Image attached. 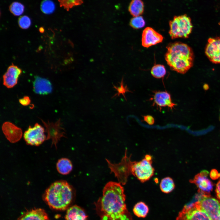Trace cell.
Instances as JSON below:
<instances>
[{"label":"cell","mask_w":220,"mask_h":220,"mask_svg":"<svg viewBox=\"0 0 220 220\" xmlns=\"http://www.w3.org/2000/svg\"><path fill=\"white\" fill-rule=\"evenodd\" d=\"M126 196L121 183H107L102 196L96 203L101 220H133L125 203Z\"/></svg>","instance_id":"6da1fadb"},{"label":"cell","mask_w":220,"mask_h":220,"mask_svg":"<svg viewBox=\"0 0 220 220\" xmlns=\"http://www.w3.org/2000/svg\"><path fill=\"white\" fill-rule=\"evenodd\" d=\"M166 48L165 58L171 70L184 74L192 67L193 52L187 44L175 42L169 43Z\"/></svg>","instance_id":"7a4b0ae2"},{"label":"cell","mask_w":220,"mask_h":220,"mask_svg":"<svg viewBox=\"0 0 220 220\" xmlns=\"http://www.w3.org/2000/svg\"><path fill=\"white\" fill-rule=\"evenodd\" d=\"M73 196L72 186L66 181L59 180L52 183L43 196L44 200L52 208L66 209L71 203Z\"/></svg>","instance_id":"3957f363"},{"label":"cell","mask_w":220,"mask_h":220,"mask_svg":"<svg viewBox=\"0 0 220 220\" xmlns=\"http://www.w3.org/2000/svg\"><path fill=\"white\" fill-rule=\"evenodd\" d=\"M169 25V34L172 39L188 38L193 28L191 19L186 14L174 16Z\"/></svg>","instance_id":"277c9868"},{"label":"cell","mask_w":220,"mask_h":220,"mask_svg":"<svg viewBox=\"0 0 220 220\" xmlns=\"http://www.w3.org/2000/svg\"><path fill=\"white\" fill-rule=\"evenodd\" d=\"M152 156L146 155L144 158L139 162L133 161L131 166V174L141 182L149 180L154 175V169L152 165Z\"/></svg>","instance_id":"5b68a950"},{"label":"cell","mask_w":220,"mask_h":220,"mask_svg":"<svg viewBox=\"0 0 220 220\" xmlns=\"http://www.w3.org/2000/svg\"><path fill=\"white\" fill-rule=\"evenodd\" d=\"M126 150L125 156L122 159L120 162L118 163H113L106 159L111 173H113L119 182L122 185H125L127 181L128 176L131 174V166L132 161L130 160V156L127 155Z\"/></svg>","instance_id":"8992f818"},{"label":"cell","mask_w":220,"mask_h":220,"mask_svg":"<svg viewBox=\"0 0 220 220\" xmlns=\"http://www.w3.org/2000/svg\"><path fill=\"white\" fill-rule=\"evenodd\" d=\"M195 203L211 220H220V202L218 200L211 196H203Z\"/></svg>","instance_id":"52a82bcc"},{"label":"cell","mask_w":220,"mask_h":220,"mask_svg":"<svg viewBox=\"0 0 220 220\" xmlns=\"http://www.w3.org/2000/svg\"><path fill=\"white\" fill-rule=\"evenodd\" d=\"M176 220H211L195 203L188 204L178 213Z\"/></svg>","instance_id":"ba28073f"},{"label":"cell","mask_w":220,"mask_h":220,"mask_svg":"<svg viewBox=\"0 0 220 220\" xmlns=\"http://www.w3.org/2000/svg\"><path fill=\"white\" fill-rule=\"evenodd\" d=\"M44 132V128L36 123L33 127L29 126L24 133V138L27 144L38 146L46 140Z\"/></svg>","instance_id":"9c48e42d"},{"label":"cell","mask_w":220,"mask_h":220,"mask_svg":"<svg viewBox=\"0 0 220 220\" xmlns=\"http://www.w3.org/2000/svg\"><path fill=\"white\" fill-rule=\"evenodd\" d=\"M208 173L207 170H202L189 181L196 186L198 193L204 196H211L210 193L213 189V183L207 178Z\"/></svg>","instance_id":"30bf717a"},{"label":"cell","mask_w":220,"mask_h":220,"mask_svg":"<svg viewBox=\"0 0 220 220\" xmlns=\"http://www.w3.org/2000/svg\"><path fill=\"white\" fill-rule=\"evenodd\" d=\"M46 128V131L47 133L46 140L51 139L52 145H54L57 147V144L61 138L65 137L64 130L62 127L60 119L55 123L50 122L48 121L46 122L41 119Z\"/></svg>","instance_id":"8fae6325"},{"label":"cell","mask_w":220,"mask_h":220,"mask_svg":"<svg viewBox=\"0 0 220 220\" xmlns=\"http://www.w3.org/2000/svg\"><path fill=\"white\" fill-rule=\"evenodd\" d=\"M205 53L210 61L220 64V37L210 38L208 40Z\"/></svg>","instance_id":"7c38bea8"},{"label":"cell","mask_w":220,"mask_h":220,"mask_svg":"<svg viewBox=\"0 0 220 220\" xmlns=\"http://www.w3.org/2000/svg\"><path fill=\"white\" fill-rule=\"evenodd\" d=\"M163 40L162 35L151 27H146L142 31L141 44L145 47L148 48L161 43Z\"/></svg>","instance_id":"4fadbf2b"},{"label":"cell","mask_w":220,"mask_h":220,"mask_svg":"<svg viewBox=\"0 0 220 220\" xmlns=\"http://www.w3.org/2000/svg\"><path fill=\"white\" fill-rule=\"evenodd\" d=\"M153 94L151 100L153 101V105H156L160 109L167 107L173 109L176 105L172 102L171 95L167 91H156L153 92Z\"/></svg>","instance_id":"5bb4252c"},{"label":"cell","mask_w":220,"mask_h":220,"mask_svg":"<svg viewBox=\"0 0 220 220\" xmlns=\"http://www.w3.org/2000/svg\"><path fill=\"white\" fill-rule=\"evenodd\" d=\"M2 129L7 139L12 143L18 141L22 137V132L21 129L11 122L4 123Z\"/></svg>","instance_id":"9a60e30c"},{"label":"cell","mask_w":220,"mask_h":220,"mask_svg":"<svg viewBox=\"0 0 220 220\" xmlns=\"http://www.w3.org/2000/svg\"><path fill=\"white\" fill-rule=\"evenodd\" d=\"M21 73V70L12 63L3 76V85L9 88L13 87L17 83L18 77Z\"/></svg>","instance_id":"2e32d148"},{"label":"cell","mask_w":220,"mask_h":220,"mask_svg":"<svg viewBox=\"0 0 220 220\" xmlns=\"http://www.w3.org/2000/svg\"><path fill=\"white\" fill-rule=\"evenodd\" d=\"M33 89L35 93L39 94H47L51 92L52 87L48 79L36 76L33 82Z\"/></svg>","instance_id":"e0dca14e"},{"label":"cell","mask_w":220,"mask_h":220,"mask_svg":"<svg viewBox=\"0 0 220 220\" xmlns=\"http://www.w3.org/2000/svg\"><path fill=\"white\" fill-rule=\"evenodd\" d=\"M17 220H50L45 211L41 208L32 209L23 213Z\"/></svg>","instance_id":"ac0fdd59"},{"label":"cell","mask_w":220,"mask_h":220,"mask_svg":"<svg viewBox=\"0 0 220 220\" xmlns=\"http://www.w3.org/2000/svg\"><path fill=\"white\" fill-rule=\"evenodd\" d=\"M88 216L80 207L74 205L67 210L66 220H86Z\"/></svg>","instance_id":"d6986e66"},{"label":"cell","mask_w":220,"mask_h":220,"mask_svg":"<svg viewBox=\"0 0 220 220\" xmlns=\"http://www.w3.org/2000/svg\"><path fill=\"white\" fill-rule=\"evenodd\" d=\"M144 8V4L142 0H131L128 7V11L133 16H137L143 13Z\"/></svg>","instance_id":"ffe728a7"},{"label":"cell","mask_w":220,"mask_h":220,"mask_svg":"<svg viewBox=\"0 0 220 220\" xmlns=\"http://www.w3.org/2000/svg\"><path fill=\"white\" fill-rule=\"evenodd\" d=\"M56 168L58 172L63 175L69 174L72 169V165L71 161L66 158H62L57 161Z\"/></svg>","instance_id":"44dd1931"},{"label":"cell","mask_w":220,"mask_h":220,"mask_svg":"<svg viewBox=\"0 0 220 220\" xmlns=\"http://www.w3.org/2000/svg\"><path fill=\"white\" fill-rule=\"evenodd\" d=\"M133 211L134 214L137 217L145 218L148 213L149 209L148 205L145 203L140 201L134 205Z\"/></svg>","instance_id":"7402d4cb"},{"label":"cell","mask_w":220,"mask_h":220,"mask_svg":"<svg viewBox=\"0 0 220 220\" xmlns=\"http://www.w3.org/2000/svg\"><path fill=\"white\" fill-rule=\"evenodd\" d=\"M160 188L161 191L164 193L171 192L175 188V184L173 179L168 177L162 179L160 184Z\"/></svg>","instance_id":"603a6c76"},{"label":"cell","mask_w":220,"mask_h":220,"mask_svg":"<svg viewBox=\"0 0 220 220\" xmlns=\"http://www.w3.org/2000/svg\"><path fill=\"white\" fill-rule=\"evenodd\" d=\"M60 6L63 7L66 10H69L75 6L82 5L83 0H58Z\"/></svg>","instance_id":"cb8c5ba5"},{"label":"cell","mask_w":220,"mask_h":220,"mask_svg":"<svg viewBox=\"0 0 220 220\" xmlns=\"http://www.w3.org/2000/svg\"><path fill=\"white\" fill-rule=\"evenodd\" d=\"M151 73L154 77L160 79L164 77L166 74V71L164 65L157 64L153 66L151 69Z\"/></svg>","instance_id":"d4e9b609"},{"label":"cell","mask_w":220,"mask_h":220,"mask_svg":"<svg viewBox=\"0 0 220 220\" xmlns=\"http://www.w3.org/2000/svg\"><path fill=\"white\" fill-rule=\"evenodd\" d=\"M40 7L42 12L46 14H50L53 12L55 6L52 1L44 0L41 3Z\"/></svg>","instance_id":"484cf974"},{"label":"cell","mask_w":220,"mask_h":220,"mask_svg":"<svg viewBox=\"0 0 220 220\" xmlns=\"http://www.w3.org/2000/svg\"><path fill=\"white\" fill-rule=\"evenodd\" d=\"M10 12L15 16H19L24 12V6L21 3L14 2L11 3L9 7Z\"/></svg>","instance_id":"4316f807"},{"label":"cell","mask_w":220,"mask_h":220,"mask_svg":"<svg viewBox=\"0 0 220 220\" xmlns=\"http://www.w3.org/2000/svg\"><path fill=\"white\" fill-rule=\"evenodd\" d=\"M145 20L142 16L134 17L130 22V25L134 29H138L143 28L145 25Z\"/></svg>","instance_id":"83f0119b"},{"label":"cell","mask_w":220,"mask_h":220,"mask_svg":"<svg viewBox=\"0 0 220 220\" xmlns=\"http://www.w3.org/2000/svg\"><path fill=\"white\" fill-rule=\"evenodd\" d=\"M120 86L119 87L113 85V88L115 89L117 93L115 94L112 97V98H113L115 97L119 96L120 94H122L126 100H127L126 97L125 96V94L127 92H131L127 88V86H124L123 83V79H122L120 83Z\"/></svg>","instance_id":"f1b7e54d"},{"label":"cell","mask_w":220,"mask_h":220,"mask_svg":"<svg viewBox=\"0 0 220 220\" xmlns=\"http://www.w3.org/2000/svg\"><path fill=\"white\" fill-rule=\"evenodd\" d=\"M18 25L21 28L25 29L28 28L31 25V21L30 18L27 16H20L18 19Z\"/></svg>","instance_id":"f546056e"},{"label":"cell","mask_w":220,"mask_h":220,"mask_svg":"<svg viewBox=\"0 0 220 220\" xmlns=\"http://www.w3.org/2000/svg\"><path fill=\"white\" fill-rule=\"evenodd\" d=\"M211 178L213 180H216L220 178V173L215 169H212L210 173Z\"/></svg>","instance_id":"4dcf8cb0"},{"label":"cell","mask_w":220,"mask_h":220,"mask_svg":"<svg viewBox=\"0 0 220 220\" xmlns=\"http://www.w3.org/2000/svg\"><path fill=\"white\" fill-rule=\"evenodd\" d=\"M143 119L145 121L150 125H152L155 123L154 118L151 115H147L145 116H143Z\"/></svg>","instance_id":"1f68e13d"},{"label":"cell","mask_w":220,"mask_h":220,"mask_svg":"<svg viewBox=\"0 0 220 220\" xmlns=\"http://www.w3.org/2000/svg\"><path fill=\"white\" fill-rule=\"evenodd\" d=\"M20 103L22 105L26 106L28 105L30 102L29 98L28 96H25L23 98L19 100Z\"/></svg>","instance_id":"d6a6232c"},{"label":"cell","mask_w":220,"mask_h":220,"mask_svg":"<svg viewBox=\"0 0 220 220\" xmlns=\"http://www.w3.org/2000/svg\"><path fill=\"white\" fill-rule=\"evenodd\" d=\"M215 191L217 197L220 200V178L216 185Z\"/></svg>","instance_id":"836d02e7"},{"label":"cell","mask_w":220,"mask_h":220,"mask_svg":"<svg viewBox=\"0 0 220 220\" xmlns=\"http://www.w3.org/2000/svg\"><path fill=\"white\" fill-rule=\"evenodd\" d=\"M219 24L220 25V22L219 23Z\"/></svg>","instance_id":"e575fe53"},{"label":"cell","mask_w":220,"mask_h":220,"mask_svg":"<svg viewBox=\"0 0 220 220\" xmlns=\"http://www.w3.org/2000/svg\"></svg>","instance_id":"d590c367"}]
</instances>
